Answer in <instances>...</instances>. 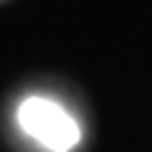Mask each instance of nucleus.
Returning <instances> with one entry per match:
<instances>
[{
  "label": "nucleus",
  "instance_id": "obj_1",
  "mask_svg": "<svg viewBox=\"0 0 152 152\" xmlns=\"http://www.w3.org/2000/svg\"><path fill=\"white\" fill-rule=\"evenodd\" d=\"M18 124L28 137H33L51 152H71L81 140L76 119L58 102L46 96L23 99L18 107Z\"/></svg>",
  "mask_w": 152,
  "mask_h": 152
}]
</instances>
